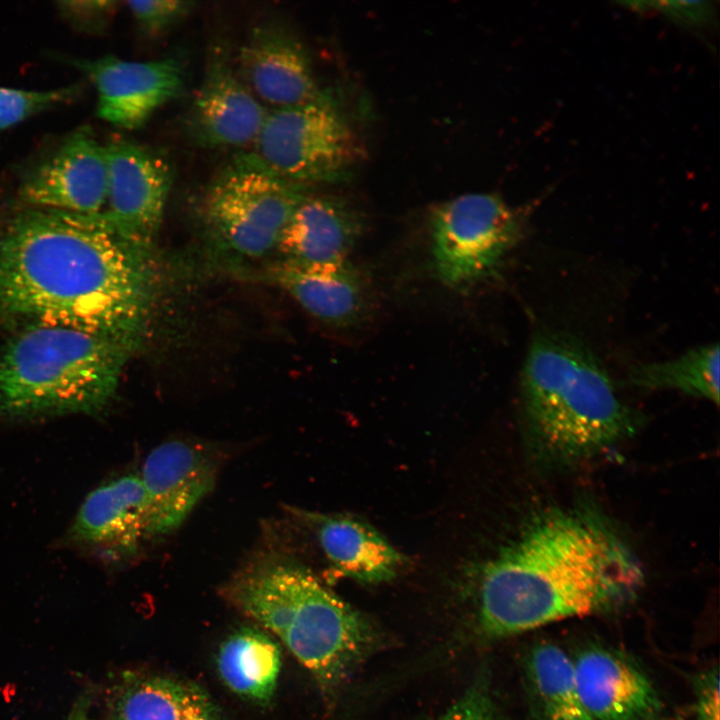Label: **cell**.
I'll return each instance as SVG.
<instances>
[{
    "label": "cell",
    "mask_w": 720,
    "mask_h": 720,
    "mask_svg": "<svg viewBox=\"0 0 720 720\" xmlns=\"http://www.w3.org/2000/svg\"><path fill=\"white\" fill-rule=\"evenodd\" d=\"M152 252L103 213L35 208L0 233V310L137 346L152 312Z\"/></svg>",
    "instance_id": "cell-1"
},
{
    "label": "cell",
    "mask_w": 720,
    "mask_h": 720,
    "mask_svg": "<svg viewBox=\"0 0 720 720\" xmlns=\"http://www.w3.org/2000/svg\"><path fill=\"white\" fill-rule=\"evenodd\" d=\"M643 582L639 560L600 514L558 508L534 517L484 566L481 636L500 640L618 608Z\"/></svg>",
    "instance_id": "cell-2"
},
{
    "label": "cell",
    "mask_w": 720,
    "mask_h": 720,
    "mask_svg": "<svg viewBox=\"0 0 720 720\" xmlns=\"http://www.w3.org/2000/svg\"><path fill=\"white\" fill-rule=\"evenodd\" d=\"M526 432L536 461L568 468L614 448L635 416L596 356L577 339L535 337L521 377Z\"/></svg>",
    "instance_id": "cell-3"
},
{
    "label": "cell",
    "mask_w": 720,
    "mask_h": 720,
    "mask_svg": "<svg viewBox=\"0 0 720 720\" xmlns=\"http://www.w3.org/2000/svg\"><path fill=\"white\" fill-rule=\"evenodd\" d=\"M222 593L280 638L327 692L343 684L379 645V632L364 616L280 554L248 563Z\"/></svg>",
    "instance_id": "cell-4"
},
{
    "label": "cell",
    "mask_w": 720,
    "mask_h": 720,
    "mask_svg": "<svg viewBox=\"0 0 720 720\" xmlns=\"http://www.w3.org/2000/svg\"><path fill=\"white\" fill-rule=\"evenodd\" d=\"M135 348L106 335L30 324L0 348V417L102 411Z\"/></svg>",
    "instance_id": "cell-5"
},
{
    "label": "cell",
    "mask_w": 720,
    "mask_h": 720,
    "mask_svg": "<svg viewBox=\"0 0 720 720\" xmlns=\"http://www.w3.org/2000/svg\"><path fill=\"white\" fill-rule=\"evenodd\" d=\"M288 182L344 180L360 157L357 139L330 99L269 110L252 149L240 155Z\"/></svg>",
    "instance_id": "cell-6"
},
{
    "label": "cell",
    "mask_w": 720,
    "mask_h": 720,
    "mask_svg": "<svg viewBox=\"0 0 720 720\" xmlns=\"http://www.w3.org/2000/svg\"><path fill=\"white\" fill-rule=\"evenodd\" d=\"M522 231L520 214L495 194L441 202L429 216L433 274L450 289L469 290L496 273Z\"/></svg>",
    "instance_id": "cell-7"
},
{
    "label": "cell",
    "mask_w": 720,
    "mask_h": 720,
    "mask_svg": "<svg viewBox=\"0 0 720 720\" xmlns=\"http://www.w3.org/2000/svg\"><path fill=\"white\" fill-rule=\"evenodd\" d=\"M307 187L283 180L239 156L208 187L202 218L207 233L222 249L258 259L276 249Z\"/></svg>",
    "instance_id": "cell-8"
},
{
    "label": "cell",
    "mask_w": 720,
    "mask_h": 720,
    "mask_svg": "<svg viewBox=\"0 0 720 720\" xmlns=\"http://www.w3.org/2000/svg\"><path fill=\"white\" fill-rule=\"evenodd\" d=\"M107 200L102 212L114 229L136 247L152 252L173 182L169 162L129 141L105 145Z\"/></svg>",
    "instance_id": "cell-9"
},
{
    "label": "cell",
    "mask_w": 720,
    "mask_h": 720,
    "mask_svg": "<svg viewBox=\"0 0 720 720\" xmlns=\"http://www.w3.org/2000/svg\"><path fill=\"white\" fill-rule=\"evenodd\" d=\"M72 63L95 85L98 116L126 130L142 127L184 89V66L175 57L129 61L104 56Z\"/></svg>",
    "instance_id": "cell-10"
},
{
    "label": "cell",
    "mask_w": 720,
    "mask_h": 720,
    "mask_svg": "<svg viewBox=\"0 0 720 720\" xmlns=\"http://www.w3.org/2000/svg\"><path fill=\"white\" fill-rule=\"evenodd\" d=\"M107 186L105 145L81 128L24 178L20 195L38 209L94 215L104 211Z\"/></svg>",
    "instance_id": "cell-11"
},
{
    "label": "cell",
    "mask_w": 720,
    "mask_h": 720,
    "mask_svg": "<svg viewBox=\"0 0 720 720\" xmlns=\"http://www.w3.org/2000/svg\"><path fill=\"white\" fill-rule=\"evenodd\" d=\"M227 49L211 48L189 116L193 139L207 148L252 145L269 113L239 75Z\"/></svg>",
    "instance_id": "cell-12"
},
{
    "label": "cell",
    "mask_w": 720,
    "mask_h": 720,
    "mask_svg": "<svg viewBox=\"0 0 720 720\" xmlns=\"http://www.w3.org/2000/svg\"><path fill=\"white\" fill-rule=\"evenodd\" d=\"M235 64L254 96L272 110L327 98L303 43L279 23L255 26L240 47Z\"/></svg>",
    "instance_id": "cell-13"
},
{
    "label": "cell",
    "mask_w": 720,
    "mask_h": 720,
    "mask_svg": "<svg viewBox=\"0 0 720 720\" xmlns=\"http://www.w3.org/2000/svg\"><path fill=\"white\" fill-rule=\"evenodd\" d=\"M217 466L208 453L181 440L166 441L146 457L140 475L146 498V535L176 528L214 487Z\"/></svg>",
    "instance_id": "cell-14"
},
{
    "label": "cell",
    "mask_w": 720,
    "mask_h": 720,
    "mask_svg": "<svg viewBox=\"0 0 720 720\" xmlns=\"http://www.w3.org/2000/svg\"><path fill=\"white\" fill-rule=\"evenodd\" d=\"M572 661L580 699L593 720H649L661 713L652 682L622 652L591 645Z\"/></svg>",
    "instance_id": "cell-15"
},
{
    "label": "cell",
    "mask_w": 720,
    "mask_h": 720,
    "mask_svg": "<svg viewBox=\"0 0 720 720\" xmlns=\"http://www.w3.org/2000/svg\"><path fill=\"white\" fill-rule=\"evenodd\" d=\"M146 535V498L140 475L102 484L82 503L69 532L71 541L112 558L135 553Z\"/></svg>",
    "instance_id": "cell-16"
},
{
    "label": "cell",
    "mask_w": 720,
    "mask_h": 720,
    "mask_svg": "<svg viewBox=\"0 0 720 720\" xmlns=\"http://www.w3.org/2000/svg\"><path fill=\"white\" fill-rule=\"evenodd\" d=\"M364 214L343 197L308 193L278 240L280 259L299 263L348 260L364 233Z\"/></svg>",
    "instance_id": "cell-17"
},
{
    "label": "cell",
    "mask_w": 720,
    "mask_h": 720,
    "mask_svg": "<svg viewBox=\"0 0 720 720\" xmlns=\"http://www.w3.org/2000/svg\"><path fill=\"white\" fill-rule=\"evenodd\" d=\"M269 273L306 312L328 325L351 326L367 311L366 282L349 260L299 263L280 259Z\"/></svg>",
    "instance_id": "cell-18"
},
{
    "label": "cell",
    "mask_w": 720,
    "mask_h": 720,
    "mask_svg": "<svg viewBox=\"0 0 720 720\" xmlns=\"http://www.w3.org/2000/svg\"><path fill=\"white\" fill-rule=\"evenodd\" d=\"M308 516L324 555L337 572L366 583L395 576L402 555L373 527L345 516Z\"/></svg>",
    "instance_id": "cell-19"
},
{
    "label": "cell",
    "mask_w": 720,
    "mask_h": 720,
    "mask_svg": "<svg viewBox=\"0 0 720 720\" xmlns=\"http://www.w3.org/2000/svg\"><path fill=\"white\" fill-rule=\"evenodd\" d=\"M525 690L535 720H593L577 689L572 658L558 645H532L523 661Z\"/></svg>",
    "instance_id": "cell-20"
},
{
    "label": "cell",
    "mask_w": 720,
    "mask_h": 720,
    "mask_svg": "<svg viewBox=\"0 0 720 720\" xmlns=\"http://www.w3.org/2000/svg\"><path fill=\"white\" fill-rule=\"evenodd\" d=\"M216 665L220 678L232 692L266 704L276 690L281 651L268 634L258 628L243 627L221 644Z\"/></svg>",
    "instance_id": "cell-21"
},
{
    "label": "cell",
    "mask_w": 720,
    "mask_h": 720,
    "mask_svg": "<svg viewBox=\"0 0 720 720\" xmlns=\"http://www.w3.org/2000/svg\"><path fill=\"white\" fill-rule=\"evenodd\" d=\"M204 694L196 686L168 677L127 675L107 720H184Z\"/></svg>",
    "instance_id": "cell-22"
},
{
    "label": "cell",
    "mask_w": 720,
    "mask_h": 720,
    "mask_svg": "<svg viewBox=\"0 0 720 720\" xmlns=\"http://www.w3.org/2000/svg\"><path fill=\"white\" fill-rule=\"evenodd\" d=\"M628 378L640 388L674 389L718 405L719 346H701L673 360L639 365Z\"/></svg>",
    "instance_id": "cell-23"
},
{
    "label": "cell",
    "mask_w": 720,
    "mask_h": 720,
    "mask_svg": "<svg viewBox=\"0 0 720 720\" xmlns=\"http://www.w3.org/2000/svg\"><path fill=\"white\" fill-rule=\"evenodd\" d=\"M79 86L71 85L53 90H22L0 87V130L50 109L76 96Z\"/></svg>",
    "instance_id": "cell-24"
},
{
    "label": "cell",
    "mask_w": 720,
    "mask_h": 720,
    "mask_svg": "<svg viewBox=\"0 0 720 720\" xmlns=\"http://www.w3.org/2000/svg\"><path fill=\"white\" fill-rule=\"evenodd\" d=\"M194 2L183 0L128 1L126 5L138 27L148 36L167 33L193 10Z\"/></svg>",
    "instance_id": "cell-25"
},
{
    "label": "cell",
    "mask_w": 720,
    "mask_h": 720,
    "mask_svg": "<svg viewBox=\"0 0 720 720\" xmlns=\"http://www.w3.org/2000/svg\"><path fill=\"white\" fill-rule=\"evenodd\" d=\"M435 720H502L487 674H479L463 695Z\"/></svg>",
    "instance_id": "cell-26"
},
{
    "label": "cell",
    "mask_w": 720,
    "mask_h": 720,
    "mask_svg": "<svg viewBox=\"0 0 720 720\" xmlns=\"http://www.w3.org/2000/svg\"><path fill=\"white\" fill-rule=\"evenodd\" d=\"M117 4L115 1H62L58 9L77 28L99 31L104 29Z\"/></svg>",
    "instance_id": "cell-27"
},
{
    "label": "cell",
    "mask_w": 720,
    "mask_h": 720,
    "mask_svg": "<svg viewBox=\"0 0 720 720\" xmlns=\"http://www.w3.org/2000/svg\"><path fill=\"white\" fill-rule=\"evenodd\" d=\"M695 720H719V670L709 668L693 679Z\"/></svg>",
    "instance_id": "cell-28"
},
{
    "label": "cell",
    "mask_w": 720,
    "mask_h": 720,
    "mask_svg": "<svg viewBox=\"0 0 720 720\" xmlns=\"http://www.w3.org/2000/svg\"><path fill=\"white\" fill-rule=\"evenodd\" d=\"M632 8H654L687 24L705 23L711 17V7L703 1H658V2H630Z\"/></svg>",
    "instance_id": "cell-29"
},
{
    "label": "cell",
    "mask_w": 720,
    "mask_h": 720,
    "mask_svg": "<svg viewBox=\"0 0 720 720\" xmlns=\"http://www.w3.org/2000/svg\"><path fill=\"white\" fill-rule=\"evenodd\" d=\"M184 720H221L206 694L188 710Z\"/></svg>",
    "instance_id": "cell-30"
},
{
    "label": "cell",
    "mask_w": 720,
    "mask_h": 720,
    "mask_svg": "<svg viewBox=\"0 0 720 720\" xmlns=\"http://www.w3.org/2000/svg\"><path fill=\"white\" fill-rule=\"evenodd\" d=\"M92 694L89 690L82 692L72 705L66 720H88Z\"/></svg>",
    "instance_id": "cell-31"
}]
</instances>
